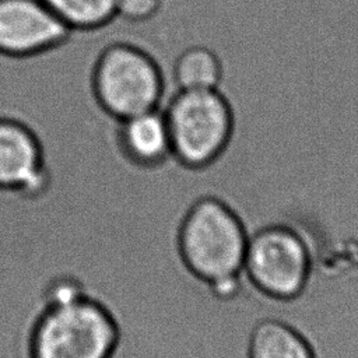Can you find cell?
Here are the masks:
<instances>
[{
	"label": "cell",
	"instance_id": "ba28073f",
	"mask_svg": "<svg viewBox=\"0 0 358 358\" xmlns=\"http://www.w3.org/2000/svg\"><path fill=\"white\" fill-rule=\"evenodd\" d=\"M119 123V145L131 162L143 168H154L172 158L166 119L158 108Z\"/></svg>",
	"mask_w": 358,
	"mask_h": 358
},
{
	"label": "cell",
	"instance_id": "52a82bcc",
	"mask_svg": "<svg viewBox=\"0 0 358 358\" xmlns=\"http://www.w3.org/2000/svg\"><path fill=\"white\" fill-rule=\"evenodd\" d=\"M71 31L43 0H0V53L29 57L52 50Z\"/></svg>",
	"mask_w": 358,
	"mask_h": 358
},
{
	"label": "cell",
	"instance_id": "6da1fadb",
	"mask_svg": "<svg viewBox=\"0 0 358 358\" xmlns=\"http://www.w3.org/2000/svg\"><path fill=\"white\" fill-rule=\"evenodd\" d=\"M246 246L241 222L215 199L194 203L180 227L179 248L185 263L221 298H232L243 287Z\"/></svg>",
	"mask_w": 358,
	"mask_h": 358
},
{
	"label": "cell",
	"instance_id": "8fae6325",
	"mask_svg": "<svg viewBox=\"0 0 358 358\" xmlns=\"http://www.w3.org/2000/svg\"><path fill=\"white\" fill-rule=\"evenodd\" d=\"M73 32L98 29L116 17V0H43Z\"/></svg>",
	"mask_w": 358,
	"mask_h": 358
},
{
	"label": "cell",
	"instance_id": "7a4b0ae2",
	"mask_svg": "<svg viewBox=\"0 0 358 358\" xmlns=\"http://www.w3.org/2000/svg\"><path fill=\"white\" fill-rule=\"evenodd\" d=\"M119 329L103 305L85 294L50 301L36 320L32 358H112Z\"/></svg>",
	"mask_w": 358,
	"mask_h": 358
},
{
	"label": "cell",
	"instance_id": "277c9868",
	"mask_svg": "<svg viewBox=\"0 0 358 358\" xmlns=\"http://www.w3.org/2000/svg\"><path fill=\"white\" fill-rule=\"evenodd\" d=\"M92 91L99 106L120 122L157 109L164 94V78L145 50L119 42L99 53L92 70Z\"/></svg>",
	"mask_w": 358,
	"mask_h": 358
},
{
	"label": "cell",
	"instance_id": "9c48e42d",
	"mask_svg": "<svg viewBox=\"0 0 358 358\" xmlns=\"http://www.w3.org/2000/svg\"><path fill=\"white\" fill-rule=\"evenodd\" d=\"M172 77L178 90H214L221 78L218 56L204 45H187L175 57Z\"/></svg>",
	"mask_w": 358,
	"mask_h": 358
},
{
	"label": "cell",
	"instance_id": "7c38bea8",
	"mask_svg": "<svg viewBox=\"0 0 358 358\" xmlns=\"http://www.w3.org/2000/svg\"><path fill=\"white\" fill-rule=\"evenodd\" d=\"M159 7L161 0H116V17L140 22L152 18Z\"/></svg>",
	"mask_w": 358,
	"mask_h": 358
},
{
	"label": "cell",
	"instance_id": "5b68a950",
	"mask_svg": "<svg viewBox=\"0 0 358 358\" xmlns=\"http://www.w3.org/2000/svg\"><path fill=\"white\" fill-rule=\"evenodd\" d=\"M243 268L260 289L291 298L303 287L308 256L295 234L282 227H273L248 241Z\"/></svg>",
	"mask_w": 358,
	"mask_h": 358
},
{
	"label": "cell",
	"instance_id": "30bf717a",
	"mask_svg": "<svg viewBox=\"0 0 358 358\" xmlns=\"http://www.w3.org/2000/svg\"><path fill=\"white\" fill-rule=\"evenodd\" d=\"M249 358H313L309 345L291 327L275 320L256 326Z\"/></svg>",
	"mask_w": 358,
	"mask_h": 358
},
{
	"label": "cell",
	"instance_id": "8992f818",
	"mask_svg": "<svg viewBox=\"0 0 358 358\" xmlns=\"http://www.w3.org/2000/svg\"><path fill=\"white\" fill-rule=\"evenodd\" d=\"M50 186L39 140L18 120L0 117V192L41 200Z\"/></svg>",
	"mask_w": 358,
	"mask_h": 358
},
{
	"label": "cell",
	"instance_id": "3957f363",
	"mask_svg": "<svg viewBox=\"0 0 358 358\" xmlns=\"http://www.w3.org/2000/svg\"><path fill=\"white\" fill-rule=\"evenodd\" d=\"M166 119L172 158L186 169L211 164L224 150L232 126L231 110L214 90H178L168 101Z\"/></svg>",
	"mask_w": 358,
	"mask_h": 358
}]
</instances>
